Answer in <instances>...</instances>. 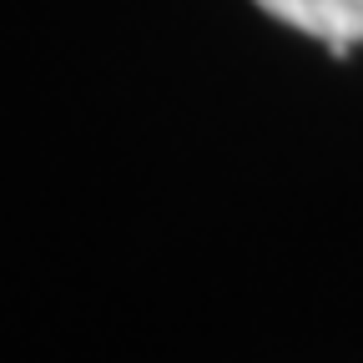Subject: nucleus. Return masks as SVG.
Masks as SVG:
<instances>
[{
	"label": "nucleus",
	"mask_w": 363,
	"mask_h": 363,
	"mask_svg": "<svg viewBox=\"0 0 363 363\" xmlns=\"http://www.w3.org/2000/svg\"><path fill=\"white\" fill-rule=\"evenodd\" d=\"M252 6L293 30L318 35L333 56L363 45V0H252Z\"/></svg>",
	"instance_id": "nucleus-1"
}]
</instances>
